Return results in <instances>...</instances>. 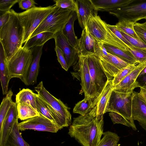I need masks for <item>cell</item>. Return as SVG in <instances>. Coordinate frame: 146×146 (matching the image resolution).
<instances>
[{
  "label": "cell",
  "mask_w": 146,
  "mask_h": 146,
  "mask_svg": "<svg viewBox=\"0 0 146 146\" xmlns=\"http://www.w3.org/2000/svg\"><path fill=\"white\" fill-rule=\"evenodd\" d=\"M104 116L97 115L95 106L87 114L74 118L68 134L82 146H96L104 133Z\"/></svg>",
  "instance_id": "6da1fadb"
},
{
  "label": "cell",
  "mask_w": 146,
  "mask_h": 146,
  "mask_svg": "<svg viewBox=\"0 0 146 146\" xmlns=\"http://www.w3.org/2000/svg\"><path fill=\"white\" fill-rule=\"evenodd\" d=\"M8 22L0 29V42L3 46L6 62L22 46L23 30L16 12L13 9Z\"/></svg>",
  "instance_id": "7a4b0ae2"
},
{
  "label": "cell",
  "mask_w": 146,
  "mask_h": 146,
  "mask_svg": "<svg viewBox=\"0 0 146 146\" xmlns=\"http://www.w3.org/2000/svg\"><path fill=\"white\" fill-rule=\"evenodd\" d=\"M35 89L47 104L59 129L70 126L72 123L70 108L60 100L51 95L44 87L42 81L35 87Z\"/></svg>",
  "instance_id": "3957f363"
},
{
  "label": "cell",
  "mask_w": 146,
  "mask_h": 146,
  "mask_svg": "<svg viewBox=\"0 0 146 146\" xmlns=\"http://www.w3.org/2000/svg\"><path fill=\"white\" fill-rule=\"evenodd\" d=\"M86 26L90 34L98 42L115 47L126 53L130 47L114 34L108 27L107 24L98 15V13L91 16Z\"/></svg>",
  "instance_id": "277c9868"
},
{
  "label": "cell",
  "mask_w": 146,
  "mask_h": 146,
  "mask_svg": "<svg viewBox=\"0 0 146 146\" xmlns=\"http://www.w3.org/2000/svg\"><path fill=\"white\" fill-rule=\"evenodd\" d=\"M55 5L46 7H35L16 15L23 30V44L28 40L34 31L52 11Z\"/></svg>",
  "instance_id": "5b68a950"
},
{
  "label": "cell",
  "mask_w": 146,
  "mask_h": 146,
  "mask_svg": "<svg viewBox=\"0 0 146 146\" xmlns=\"http://www.w3.org/2000/svg\"><path fill=\"white\" fill-rule=\"evenodd\" d=\"M73 12L55 5L52 11L34 31L30 38L42 32H48L54 34L62 31Z\"/></svg>",
  "instance_id": "8992f818"
},
{
  "label": "cell",
  "mask_w": 146,
  "mask_h": 146,
  "mask_svg": "<svg viewBox=\"0 0 146 146\" xmlns=\"http://www.w3.org/2000/svg\"><path fill=\"white\" fill-rule=\"evenodd\" d=\"M33 58L31 49L22 46L8 61L6 62L10 79L18 78L22 81L28 71Z\"/></svg>",
  "instance_id": "52a82bcc"
},
{
  "label": "cell",
  "mask_w": 146,
  "mask_h": 146,
  "mask_svg": "<svg viewBox=\"0 0 146 146\" xmlns=\"http://www.w3.org/2000/svg\"><path fill=\"white\" fill-rule=\"evenodd\" d=\"M133 92H120L113 90L107 112L118 114L134 123L132 115Z\"/></svg>",
  "instance_id": "ba28073f"
},
{
  "label": "cell",
  "mask_w": 146,
  "mask_h": 146,
  "mask_svg": "<svg viewBox=\"0 0 146 146\" xmlns=\"http://www.w3.org/2000/svg\"><path fill=\"white\" fill-rule=\"evenodd\" d=\"M109 13L117 17L119 21L126 20L135 23L146 19V0H133L127 5Z\"/></svg>",
  "instance_id": "9c48e42d"
},
{
  "label": "cell",
  "mask_w": 146,
  "mask_h": 146,
  "mask_svg": "<svg viewBox=\"0 0 146 146\" xmlns=\"http://www.w3.org/2000/svg\"><path fill=\"white\" fill-rule=\"evenodd\" d=\"M78 62L75 65L80 73L82 90L85 97L98 98L96 88L89 72L87 56L79 55Z\"/></svg>",
  "instance_id": "30bf717a"
},
{
  "label": "cell",
  "mask_w": 146,
  "mask_h": 146,
  "mask_svg": "<svg viewBox=\"0 0 146 146\" xmlns=\"http://www.w3.org/2000/svg\"><path fill=\"white\" fill-rule=\"evenodd\" d=\"M87 56L90 75L99 97L108 81L107 78L100 65L99 58L94 55Z\"/></svg>",
  "instance_id": "8fae6325"
},
{
  "label": "cell",
  "mask_w": 146,
  "mask_h": 146,
  "mask_svg": "<svg viewBox=\"0 0 146 146\" xmlns=\"http://www.w3.org/2000/svg\"><path fill=\"white\" fill-rule=\"evenodd\" d=\"M20 130L27 129L56 133L59 129L51 121L40 114V115L18 123Z\"/></svg>",
  "instance_id": "7c38bea8"
},
{
  "label": "cell",
  "mask_w": 146,
  "mask_h": 146,
  "mask_svg": "<svg viewBox=\"0 0 146 146\" xmlns=\"http://www.w3.org/2000/svg\"><path fill=\"white\" fill-rule=\"evenodd\" d=\"M54 38L55 46L58 47L62 52L68 68L76 65L79 58L78 51L69 44L62 31L54 34Z\"/></svg>",
  "instance_id": "4fadbf2b"
},
{
  "label": "cell",
  "mask_w": 146,
  "mask_h": 146,
  "mask_svg": "<svg viewBox=\"0 0 146 146\" xmlns=\"http://www.w3.org/2000/svg\"><path fill=\"white\" fill-rule=\"evenodd\" d=\"M146 66V62L137 65L134 69L114 87L113 90L120 92L128 93L133 92L136 88H140L137 79L139 74Z\"/></svg>",
  "instance_id": "5bb4252c"
},
{
  "label": "cell",
  "mask_w": 146,
  "mask_h": 146,
  "mask_svg": "<svg viewBox=\"0 0 146 146\" xmlns=\"http://www.w3.org/2000/svg\"><path fill=\"white\" fill-rule=\"evenodd\" d=\"M43 45L31 48L33 54L32 60L25 77L22 80L27 86L33 85L37 82Z\"/></svg>",
  "instance_id": "9a60e30c"
},
{
  "label": "cell",
  "mask_w": 146,
  "mask_h": 146,
  "mask_svg": "<svg viewBox=\"0 0 146 146\" xmlns=\"http://www.w3.org/2000/svg\"><path fill=\"white\" fill-rule=\"evenodd\" d=\"M98 42L90 34L86 26L82 31L80 38L78 39L77 50L79 55H95Z\"/></svg>",
  "instance_id": "2e32d148"
},
{
  "label": "cell",
  "mask_w": 146,
  "mask_h": 146,
  "mask_svg": "<svg viewBox=\"0 0 146 146\" xmlns=\"http://www.w3.org/2000/svg\"><path fill=\"white\" fill-rule=\"evenodd\" d=\"M19 119L17 105L13 102L4 119L0 131V146H5L14 125Z\"/></svg>",
  "instance_id": "e0dca14e"
},
{
  "label": "cell",
  "mask_w": 146,
  "mask_h": 146,
  "mask_svg": "<svg viewBox=\"0 0 146 146\" xmlns=\"http://www.w3.org/2000/svg\"><path fill=\"white\" fill-rule=\"evenodd\" d=\"M76 13L80 26L83 29L91 16L97 13L91 0H75Z\"/></svg>",
  "instance_id": "ac0fdd59"
},
{
  "label": "cell",
  "mask_w": 146,
  "mask_h": 146,
  "mask_svg": "<svg viewBox=\"0 0 146 146\" xmlns=\"http://www.w3.org/2000/svg\"><path fill=\"white\" fill-rule=\"evenodd\" d=\"M132 115L133 120H137L146 131V104L139 96L138 92L133 91Z\"/></svg>",
  "instance_id": "d6986e66"
},
{
  "label": "cell",
  "mask_w": 146,
  "mask_h": 146,
  "mask_svg": "<svg viewBox=\"0 0 146 146\" xmlns=\"http://www.w3.org/2000/svg\"><path fill=\"white\" fill-rule=\"evenodd\" d=\"M114 88L113 80H108L95 106L97 115L103 116L107 112L111 96Z\"/></svg>",
  "instance_id": "ffe728a7"
},
{
  "label": "cell",
  "mask_w": 146,
  "mask_h": 146,
  "mask_svg": "<svg viewBox=\"0 0 146 146\" xmlns=\"http://www.w3.org/2000/svg\"><path fill=\"white\" fill-rule=\"evenodd\" d=\"M133 0H91L97 11L108 12L127 5Z\"/></svg>",
  "instance_id": "44dd1931"
},
{
  "label": "cell",
  "mask_w": 146,
  "mask_h": 146,
  "mask_svg": "<svg viewBox=\"0 0 146 146\" xmlns=\"http://www.w3.org/2000/svg\"><path fill=\"white\" fill-rule=\"evenodd\" d=\"M77 19V14L74 11L62 31L69 44L77 50L78 39L75 35L74 25L75 21Z\"/></svg>",
  "instance_id": "7402d4cb"
},
{
  "label": "cell",
  "mask_w": 146,
  "mask_h": 146,
  "mask_svg": "<svg viewBox=\"0 0 146 146\" xmlns=\"http://www.w3.org/2000/svg\"><path fill=\"white\" fill-rule=\"evenodd\" d=\"M0 79L3 93L6 95L8 92V85L11 79L9 77L6 64L5 57L3 48L0 45Z\"/></svg>",
  "instance_id": "603a6c76"
},
{
  "label": "cell",
  "mask_w": 146,
  "mask_h": 146,
  "mask_svg": "<svg viewBox=\"0 0 146 146\" xmlns=\"http://www.w3.org/2000/svg\"><path fill=\"white\" fill-rule=\"evenodd\" d=\"M100 96L98 98L85 97L82 100L76 104L73 109V113L81 115L88 114L97 103Z\"/></svg>",
  "instance_id": "cb8c5ba5"
},
{
  "label": "cell",
  "mask_w": 146,
  "mask_h": 146,
  "mask_svg": "<svg viewBox=\"0 0 146 146\" xmlns=\"http://www.w3.org/2000/svg\"><path fill=\"white\" fill-rule=\"evenodd\" d=\"M54 34L48 32L39 33L30 38L25 43L23 46L28 49H30L36 46H40L49 40L54 38Z\"/></svg>",
  "instance_id": "d4e9b609"
},
{
  "label": "cell",
  "mask_w": 146,
  "mask_h": 146,
  "mask_svg": "<svg viewBox=\"0 0 146 146\" xmlns=\"http://www.w3.org/2000/svg\"><path fill=\"white\" fill-rule=\"evenodd\" d=\"M18 123L17 120L15 123L5 146H30L23 139L20 133Z\"/></svg>",
  "instance_id": "484cf974"
},
{
  "label": "cell",
  "mask_w": 146,
  "mask_h": 146,
  "mask_svg": "<svg viewBox=\"0 0 146 146\" xmlns=\"http://www.w3.org/2000/svg\"><path fill=\"white\" fill-rule=\"evenodd\" d=\"M36 94L29 89H23L16 95L15 103L17 104L23 103L29 104L37 111L36 103Z\"/></svg>",
  "instance_id": "4316f807"
},
{
  "label": "cell",
  "mask_w": 146,
  "mask_h": 146,
  "mask_svg": "<svg viewBox=\"0 0 146 146\" xmlns=\"http://www.w3.org/2000/svg\"><path fill=\"white\" fill-rule=\"evenodd\" d=\"M17 105L19 118L21 120H26L40 115L29 104L23 103H19Z\"/></svg>",
  "instance_id": "83f0119b"
},
{
  "label": "cell",
  "mask_w": 146,
  "mask_h": 146,
  "mask_svg": "<svg viewBox=\"0 0 146 146\" xmlns=\"http://www.w3.org/2000/svg\"><path fill=\"white\" fill-rule=\"evenodd\" d=\"M13 93L11 90H9L6 96L4 98L0 106V131L2 129L5 117L13 102L12 98Z\"/></svg>",
  "instance_id": "f1b7e54d"
},
{
  "label": "cell",
  "mask_w": 146,
  "mask_h": 146,
  "mask_svg": "<svg viewBox=\"0 0 146 146\" xmlns=\"http://www.w3.org/2000/svg\"><path fill=\"white\" fill-rule=\"evenodd\" d=\"M107 52L116 56L130 64L136 65L137 62L130 55L113 46L104 44Z\"/></svg>",
  "instance_id": "f546056e"
},
{
  "label": "cell",
  "mask_w": 146,
  "mask_h": 146,
  "mask_svg": "<svg viewBox=\"0 0 146 146\" xmlns=\"http://www.w3.org/2000/svg\"><path fill=\"white\" fill-rule=\"evenodd\" d=\"M135 23L126 20L119 21L115 25L116 28L120 32L128 35L142 41L136 33L134 28Z\"/></svg>",
  "instance_id": "4dcf8cb0"
},
{
  "label": "cell",
  "mask_w": 146,
  "mask_h": 146,
  "mask_svg": "<svg viewBox=\"0 0 146 146\" xmlns=\"http://www.w3.org/2000/svg\"><path fill=\"white\" fill-rule=\"evenodd\" d=\"M36 103L38 112L56 125L47 104L37 94H36Z\"/></svg>",
  "instance_id": "1f68e13d"
},
{
  "label": "cell",
  "mask_w": 146,
  "mask_h": 146,
  "mask_svg": "<svg viewBox=\"0 0 146 146\" xmlns=\"http://www.w3.org/2000/svg\"><path fill=\"white\" fill-rule=\"evenodd\" d=\"M103 135L96 146H117L119 137L117 134L107 131L104 132Z\"/></svg>",
  "instance_id": "d6a6232c"
},
{
  "label": "cell",
  "mask_w": 146,
  "mask_h": 146,
  "mask_svg": "<svg viewBox=\"0 0 146 146\" xmlns=\"http://www.w3.org/2000/svg\"><path fill=\"white\" fill-rule=\"evenodd\" d=\"M126 53L133 57L138 63L146 62V49L131 46L127 49Z\"/></svg>",
  "instance_id": "836d02e7"
},
{
  "label": "cell",
  "mask_w": 146,
  "mask_h": 146,
  "mask_svg": "<svg viewBox=\"0 0 146 146\" xmlns=\"http://www.w3.org/2000/svg\"><path fill=\"white\" fill-rule=\"evenodd\" d=\"M102 58L108 62L113 64L120 71L130 65L116 55L108 52L107 55Z\"/></svg>",
  "instance_id": "e575fe53"
},
{
  "label": "cell",
  "mask_w": 146,
  "mask_h": 146,
  "mask_svg": "<svg viewBox=\"0 0 146 146\" xmlns=\"http://www.w3.org/2000/svg\"><path fill=\"white\" fill-rule=\"evenodd\" d=\"M109 115L113 124L119 123L126 125L129 127H131L133 130H137L134 123L128 120L122 116L116 113L110 112Z\"/></svg>",
  "instance_id": "d590c367"
},
{
  "label": "cell",
  "mask_w": 146,
  "mask_h": 146,
  "mask_svg": "<svg viewBox=\"0 0 146 146\" xmlns=\"http://www.w3.org/2000/svg\"><path fill=\"white\" fill-rule=\"evenodd\" d=\"M136 66V65L130 64L118 72L115 76L113 80V86L114 87L118 84L130 72L135 69Z\"/></svg>",
  "instance_id": "8d00e7d4"
},
{
  "label": "cell",
  "mask_w": 146,
  "mask_h": 146,
  "mask_svg": "<svg viewBox=\"0 0 146 146\" xmlns=\"http://www.w3.org/2000/svg\"><path fill=\"white\" fill-rule=\"evenodd\" d=\"M55 5L63 9H65L76 12V6L75 0H54Z\"/></svg>",
  "instance_id": "74e56055"
},
{
  "label": "cell",
  "mask_w": 146,
  "mask_h": 146,
  "mask_svg": "<svg viewBox=\"0 0 146 146\" xmlns=\"http://www.w3.org/2000/svg\"><path fill=\"white\" fill-rule=\"evenodd\" d=\"M134 30L139 38L146 44V22H136L134 24Z\"/></svg>",
  "instance_id": "f35d334b"
},
{
  "label": "cell",
  "mask_w": 146,
  "mask_h": 146,
  "mask_svg": "<svg viewBox=\"0 0 146 146\" xmlns=\"http://www.w3.org/2000/svg\"><path fill=\"white\" fill-rule=\"evenodd\" d=\"M19 0H0V14L10 11L11 7L18 3Z\"/></svg>",
  "instance_id": "ab89813d"
},
{
  "label": "cell",
  "mask_w": 146,
  "mask_h": 146,
  "mask_svg": "<svg viewBox=\"0 0 146 146\" xmlns=\"http://www.w3.org/2000/svg\"><path fill=\"white\" fill-rule=\"evenodd\" d=\"M123 36L133 46L139 48L146 49V44L142 41L139 40L120 32Z\"/></svg>",
  "instance_id": "60d3db41"
},
{
  "label": "cell",
  "mask_w": 146,
  "mask_h": 146,
  "mask_svg": "<svg viewBox=\"0 0 146 146\" xmlns=\"http://www.w3.org/2000/svg\"><path fill=\"white\" fill-rule=\"evenodd\" d=\"M55 50L56 52L57 60L61 65L62 68L66 71L68 68L66 60L61 50L57 46H56Z\"/></svg>",
  "instance_id": "b9f144b4"
},
{
  "label": "cell",
  "mask_w": 146,
  "mask_h": 146,
  "mask_svg": "<svg viewBox=\"0 0 146 146\" xmlns=\"http://www.w3.org/2000/svg\"><path fill=\"white\" fill-rule=\"evenodd\" d=\"M18 3L19 8L26 10L36 7L37 4L33 0H19Z\"/></svg>",
  "instance_id": "7bdbcfd3"
},
{
  "label": "cell",
  "mask_w": 146,
  "mask_h": 146,
  "mask_svg": "<svg viewBox=\"0 0 146 146\" xmlns=\"http://www.w3.org/2000/svg\"><path fill=\"white\" fill-rule=\"evenodd\" d=\"M107 26L114 34L126 44L129 46H134L123 36L121 32L116 28L115 25L107 24Z\"/></svg>",
  "instance_id": "ee69618b"
},
{
  "label": "cell",
  "mask_w": 146,
  "mask_h": 146,
  "mask_svg": "<svg viewBox=\"0 0 146 146\" xmlns=\"http://www.w3.org/2000/svg\"><path fill=\"white\" fill-rule=\"evenodd\" d=\"M107 54L108 52L104 45V44L99 42L98 47L95 55L100 58L107 55Z\"/></svg>",
  "instance_id": "f6af8a7d"
},
{
  "label": "cell",
  "mask_w": 146,
  "mask_h": 146,
  "mask_svg": "<svg viewBox=\"0 0 146 146\" xmlns=\"http://www.w3.org/2000/svg\"><path fill=\"white\" fill-rule=\"evenodd\" d=\"M10 11L7 12L0 15V29L8 21L10 15Z\"/></svg>",
  "instance_id": "bcb514c9"
},
{
  "label": "cell",
  "mask_w": 146,
  "mask_h": 146,
  "mask_svg": "<svg viewBox=\"0 0 146 146\" xmlns=\"http://www.w3.org/2000/svg\"><path fill=\"white\" fill-rule=\"evenodd\" d=\"M138 94L141 99L146 104V87H141Z\"/></svg>",
  "instance_id": "7dc6e473"
},
{
  "label": "cell",
  "mask_w": 146,
  "mask_h": 146,
  "mask_svg": "<svg viewBox=\"0 0 146 146\" xmlns=\"http://www.w3.org/2000/svg\"><path fill=\"white\" fill-rule=\"evenodd\" d=\"M137 81L138 82L140 87H146V75L138 78Z\"/></svg>",
  "instance_id": "c3c4849f"
},
{
  "label": "cell",
  "mask_w": 146,
  "mask_h": 146,
  "mask_svg": "<svg viewBox=\"0 0 146 146\" xmlns=\"http://www.w3.org/2000/svg\"><path fill=\"white\" fill-rule=\"evenodd\" d=\"M146 75V66L141 71L138 78L140 77Z\"/></svg>",
  "instance_id": "681fc988"
},
{
  "label": "cell",
  "mask_w": 146,
  "mask_h": 146,
  "mask_svg": "<svg viewBox=\"0 0 146 146\" xmlns=\"http://www.w3.org/2000/svg\"><path fill=\"white\" fill-rule=\"evenodd\" d=\"M145 19V20H146L145 22H146V19Z\"/></svg>",
  "instance_id": "f907efd6"
}]
</instances>
